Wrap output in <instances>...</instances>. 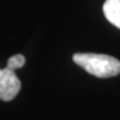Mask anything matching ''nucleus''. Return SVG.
<instances>
[{
  "label": "nucleus",
  "instance_id": "4",
  "mask_svg": "<svg viewBox=\"0 0 120 120\" xmlns=\"http://www.w3.org/2000/svg\"><path fill=\"white\" fill-rule=\"evenodd\" d=\"M25 64H26V58L22 55H15L9 58L8 62H7V68L11 69V70H16V69L21 68Z\"/></svg>",
  "mask_w": 120,
  "mask_h": 120
},
{
  "label": "nucleus",
  "instance_id": "2",
  "mask_svg": "<svg viewBox=\"0 0 120 120\" xmlns=\"http://www.w3.org/2000/svg\"><path fill=\"white\" fill-rule=\"evenodd\" d=\"M21 88L20 80L18 79L15 70L9 68L0 69V99L10 101L18 94Z\"/></svg>",
  "mask_w": 120,
  "mask_h": 120
},
{
  "label": "nucleus",
  "instance_id": "3",
  "mask_svg": "<svg viewBox=\"0 0 120 120\" xmlns=\"http://www.w3.org/2000/svg\"><path fill=\"white\" fill-rule=\"evenodd\" d=\"M102 10L108 21L120 29V0H106Z\"/></svg>",
  "mask_w": 120,
  "mask_h": 120
},
{
  "label": "nucleus",
  "instance_id": "1",
  "mask_svg": "<svg viewBox=\"0 0 120 120\" xmlns=\"http://www.w3.org/2000/svg\"><path fill=\"white\" fill-rule=\"evenodd\" d=\"M73 61L87 72L98 78L115 77L120 73V61L107 55L76 53Z\"/></svg>",
  "mask_w": 120,
  "mask_h": 120
}]
</instances>
